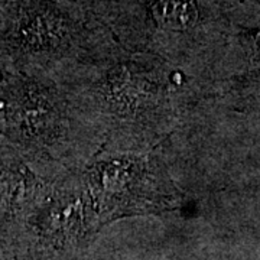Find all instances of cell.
I'll return each instance as SVG.
<instances>
[{
  "label": "cell",
  "instance_id": "2",
  "mask_svg": "<svg viewBox=\"0 0 260 260\" xmlns=\"http://www.w3.org/2000/svg\"><path fill=\"white\" fill-rule=\"evenodd\" d=\"M2 139L42 174L85 167L102 146L54 77L12 71Z\"/></svg>",
  "mask_w": 260,
  "mask_h": 260
},
{
  "label": "cell",
  "instance_id": "6",
  "mask_svg": "<svg viewBox=\"0 0 260 260\" xmlns=\"http://www.w3.org/2000/svg\"><path fill=\"white\" fill-rule=\"evenodd\" d=\"M54 174H42L0 139V250L9 247Z\"/></svg>",
  "mask_w": 260,
  "mask_h": 260
},
{
  "label": "cell",
  "instance_id": "4",
  "mask_svg": "<svg viewBox=\"0 0 260 260\" xmlns=\"http://www.w3.org/2000/svg\"><path fill=\"white\" fill-rule=\"evenodd\" d=\"M113 38L62 0H10L0 20V56L15 71L56 78Z\"/></svg>",
  "mask_w": 260,
  "mask_h": 260
},
{
  "label": "cell",
  "instance_id": "9",
  "mask_svg": "<svg viewBox=\"0 0 260 260\" xmlns=\"http://www.w3.org/2000/svg\"><path fill=\"white\" fill-rule=\"evenodd\" d=\"M10 0H0V20L3 18V15H5V10L8 8V5H9Z\"/></svg>",
  "mask_w": 260,
  "mask_h": 260
},
{
  "label": "cell",
  "instance_id": "5",
  "mask_svg": "<svg viewBox=\"0 0 260 260\" xmlns=\"http://www.w3.org/2000/svg\"><path fill=\"white\" fill-rule=\"evenodd\" d=\"M83 178L102 225L123 215L172 208L178 200L158 149L103 150L83 168Z\"/></svg>",
  "mask_w": 260,
  "mask_h": 260
},
{
  "label": "cell",
  "instance_id": "7",
  "mask_svg": "<svg viewBox=\"0 0 260 260\" xmlns=\"http://www.w3.org/2000/svg\"><path fill=\"white\" fill-rule=\"evenodd\" d=\"M12 71H13V68L0 56V139L3 135L5 104H6V93H8V85H9Z\"/></svg>",
  "mask_w": 260,
  "mask_h": 260
},
{
  "label": "cell",
  "instance_id": "1",
  "mask_svg": "<svg viewBox=\"0 0 260 260\" xmlns=\"http://www.w3.org/2000/svg\"><path fill=\"white\" fill-rule=\"evenodd\" d=\"M56 80L102 152L158 149L186 107L207 94L182 71L132 52L116 38Z\"/></svg>",
  "mask_w": 260,
  "mask_h": 260
},
{
  "label": "cell",
  "instance_id": "3",
  "mask_svg": "<svg viewBox=\"0 0 260 260\" xmlns=\"http://www.w3.org/2000/svg\"><path fill=\"white\" fill-rule=\"evenodd\" d=\"M109 29L126 49L158 58L213 91L224 32L210 0H129V12Z\"/></svg>",
  "mask_w": 260,
  "mask_h": 260
},
{
  "label": "cell",
  "instance_id": "8",
  "mask_svg": "<svg viewBox=\"0 0 260 260\" xmlns=\"http://www.w3.org/2000/svg\"><path fill=\"white\" fill-rule=\"evenodd\" d=\"M249 44H250L249 48H250L251 59L257 65H260V29L257 32L251 34L249 38Z\"/></svg>",
  "mask_w": 260,
  "mask_h": 260
}]
</instances>
